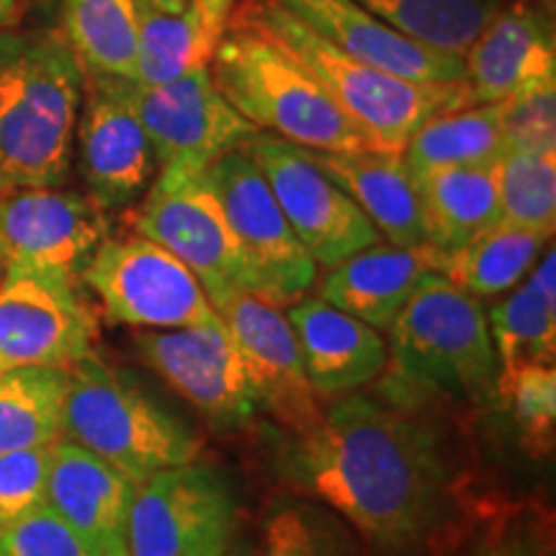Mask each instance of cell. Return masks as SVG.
Returning a JSON list of instances; mask_svg holds the SVG:
<instances>
[{
  "label": "cell",
  "mask_w": 556,
  "mask_h": 556,
  "mask_svg": "<svg viewBox=\"0 0 556 556\" xmlns=\"http://www.w3.org/2000/svg\"><path fill=\"white\" fill-rule=\"evenodd\" d=\"M18 3L21 0H0V29L13 24V18H16V11H18Z\"/></svg>",
  "instance_id": "41"
},
{
  "label": "cell",
  "mask_w": 556,
  "mask_h": 556,
  "mask_svg": "<svg viewBox=\"0 0 556 556\" xmlns=\"http://www.w3.org/2000/svg\"><path fill=\"white\" fill-rule=\"evenodd\" d=\"M137 235L184 261L208 302L248 289L238 242L204 170L163 168L135 212Z\"/></svg>",
  "instance_id": "11"
},
{
  "label": "cell",
  "mask_w": 556,
  "mask_h": 556,
  "mask_svg": "<svg viewBox=\"0 0 556 556\" xmlns=\"http://www.w3.org/2000/svg\"><path fill=\"white\" fill-rule=\"evenodd\" d=\"M238 528L227 479L204 462L160 469L135 484L127 556H225Z\"/></svg>",
  "instance_id": "7"
},
{
  "label": "cell",
  "mask_w": 556,
  "mask_h": 556,
  "mask_svg": "<svg viewBox=\"0 0 556 556\" xmlns=\"http://www.w3.org/2000/svg\"><path fill=\"white\" fill-rule=\"evenodd\" d=\"M490 336L500 366L554 364L556 353V255L528 270V281L490 312Z\"/></svg>",
  "instance_id": "26"
},
{
  "label": "cell",
  "mask_w": 556,
  "mask_h": 556,
  "mask_svg": "<svg viewBox=\"0 0 556 556\" xmlns=\"http://www.w3.org/2000/svg\"><path fill=\"white\" fill-rule=\"evenodd\" d=\"M317 37L400 78L417 83H464V54L435 50L381 21L358 0H276Z\"/></svg>",
  "instance_id": "19"
},
{
  "label": "cell",
  "mask_w": 556,
  "mask_h": 556,
  "mask_svg": "<svg viewBox=\"0 0 556 556\" xmlns=\"http://www.w3.org/2000/svg\"><path fill=\"white\" fill-rule=\"evenodd\" d=\"M212 307L238 348L255 409L266 413L289 435L315 428L323 409L304 371L287 312L248 289L227 291L214 299Z\"/></svg>",
  "instance_id": "12"
},
{
  "label": "cell",
  "mask_w": 556,
  "mask_h": 556,
  "mask_svg": "<svg viewBox=\"0 0 556 556\" xmlns=\"http://www.w3.org/2000/svg\"><path fill=\"white\" fill-rule=\"evenodd\" d=\"M0 274H3V261H0Z\"/></svg>",
  "instance_id": "43"
},
{
  "label": "cell",
  "mask_w": 556,
  "mask_h": 556,
  "mask_svg": "<svg viewBox=\"0 0 556 556\" xmlns=\"http://www.w3.org/2000/svg\"><path fill=\"white\" fill-rule=\"evenodd\" d=\"M422 208L426 250L438 263L503 219L497 189V163L443 168L415 178Z\"/></svg>",
  "instance_id": "24"
},
{
  "label": "cell",
  "mask_w": 556,
  "mask_h": 556,
  "mask_svg": "<svg viewBox=\"0 0 556 556\" xmlns=\"http://www.w3.org/2000/svg\"><path fill=\"white\" fill-rule=\"evenodd\" d=\"M0 556H103L67 526L50 505H39L11 526L0 528Z\"/></svg>",
  "instance_id": "35"
},
{
  "label": "cell",
  "mask_w": 556,
  "mask_h": 556,
  "mask_svg": "<svg viewBox=\"0 0 556 556\" xmlns=\"http://www.w3.org/2000/svg\"><path fill=\"white\" fill-rule=\"evenodd\" d=\"M281 471L384 554L413 552L443 513L446 467L426 422L368 397L332 405L291 435Z\"/></svg>",
  "instance_id": "1"
},
{
  "label": "cell",
  "mask_w": 556,
  "mask_h": 556,
  "mask_svg": "<svg viewBox=\"0 0 556 556\" xmlns=\"http://www.w3.org/2000/svg\"><path fill=\"white\" fill-rule=\"evenodd\" d=\"M208 73L229 106L261 131L307 150L374 148L302 60L238 13L217 37Z\"/></svg>",
  "instance_id": "3"
},
{
  "label": "cell",
  "mask_w": 556,
  "mask_h": 556,
  "mask_svg": "<svg viewBox=\"0 0 556 556\" xmlns=\"http://www.w3.org/2000/svg\"><path fill=\"white\" fill-rule=\"evenodd\" d=\"M93 319L73 283L3 270L0 281V374L13 368H70L86 358Z\"/></svg>",
  "instance_id": "16"
},
{
  "label": "cell",
  "mask_w": 556,
  "mask_h": 556,
  "mask_svg": "<svg viewBox=\"0 0 556 556\" xmlns=\"http://www.w3.org/2000/svg\"><path fill=\"white\" fill-rule=\"evenodd\" d=\"M556 80L552 18L531 0H510L464 52L469 103H500L520 90Z\"/></svg>",
  "instance_id": "18"
},
{
  "label": "cell",
  "mask_w": 556,
  "mask_h": 556,
  "mask_svg": "<svg viewBox=\"0 0 556 556\" xmlns=\"http://www.w3.org/2000/svg\"><path fill=\"white\" fill-rule=\"evenodd\" d=\"M505 122L503 101L469 103L433 116L407 139L402 160L409 176L462 165L497 163L505 155Z\"/></svg>",
  "instance_id": "25"
},
{
  "label": "cell",
  "mask_w": 556,
  "mask_h": 556,
  "mask_svg": "<svg viewBox=\"0 0 556 556\" xmlns=\"http://www.w3.org/2000/svg\"><path fill=\"white\" fill-rule=\"evenodd\" d=\"M479 556H554L552 544L544 539L531 536V533H513V536H500L490 541Z\"/></svg>",
  "instance_id": "38"
},
{
  "label": "cell",
  "mask_w": 556,
  "mask_h": 556,
  "mask_svg": "<svg viewBox=\"0 0 556 556\" xmlns=\"http://www.w3.org/2000/svg\"><path fill=\"white\" fill-rule=\"evenodd\" d=\"M217 39L193 0L186 11L163 13L137 0V83L160 86L191 70L208 67Z\"/></svg>",
  "instance_id": "30"
},
{
  "label": "cell",
  "mask_w": 556,
  "mask_h": 556,
  "mask_svg": "<svg viewBox=\"0 0 556 556\" xmlns=\"http://www.w3.org/2000/svg\"><path fill=\"white\" fill-rule=\"evenodd\" d=\"M127 78L86 75V109L78 122L80 170L88 197L103 212L129 206L157 173L155 152L129 101Z\"/></svg>",
  "instance_id": "17"
},
{
  "label": "cell",
  "mask_w": 556,
  "mask_h": 556,
  "mask_svg": "<svg viewBox=\"0 0 556 556\" xmlns=\"http://www.w3.org/2000/svg\"><path fill=\"white\" fill-rule=\"evenodd\" d=\"M201 11H204V21L206 29L212 31V37L217 39L222 29H225L229 13L235 9V0H199Z\"/></svg>",
  "instance_id": "39"
},
{
  "label": "cell",
  "mask_w": 556,
  "mask_h": 556,
  "mask_svg": "<svg viewBox=\"0 0 556 556\" xmlns=\"http://www.w3.org/2000/svg\"><path fill=\"white\" fill-rule=\"evenodd\" d=\"M52 446H34L0 454V528L45 505Z\"/></svg>",
  "instance_id": "36"
},
{
  "label": "cell",
  "mask_w": 556,
  "mask_h": 556,
  "mask_svg": "<svg viewBox=\"0 0 556 556\" xmlns=\"http://www.w3.org/2000/svg\"><path fill=\"white\" fill-rule=\"evenodd\" d=\"M80 278L114 325L168 330L217 317L197 274L142 235L103 238Z\"/></svg>",
  "instance_id": "9"
},
{
  "label": "cell",
  "mask_w": 556,
  "mask_h": 556,
  "mask_svg": "<svg viewBox=\"0 0 556 556\" xmlns=\"http://www.w3.org/2000/svg\"><path fill=\"white\" fill-rule=\"evenodd\" d=\"M139 3L150 5V9L163 11V13H180L189 9L193 0H139Z\"/></svg>",
  "instance_id": "40"
},
{
  "label": "cell",
  "mask_w": 556,
  "mask_h": 556,
  "mask_svg": "<svg viewBox=\"0 0 556 556\" xmlns=\"http://www.w3.org/2000/svg\"><path fill=\"white\" fill-rule=\"evenodd\" d=\"M135 348L139 361L168 381L212 426L242 428L258 413L238 348L219 315L189 328L139 332Z\"/></svg>",
  "instance_id": "15"
},
{
  "label": "cell",
  "mask_w": 556,
  "mask_h": 556,
  "mask_svg": "<svg viewBox=\"0 0 556 556\" xmlns=\"http://www.w3.org/2000/svg\"><path fill=\"white\" fill-rule=\"evenodd\" d=\"M497 189L505 222L554 235L556 148L505 150V155L497 160Z\"/></svg>",
  "instance_id": "33"
},
{
  "label": "cell",
  "mask_w": 556,
  "mask_h": 556,
  "mask_svg": "<svg viewBox=\"0 0 556 556\" xmlns=\"http://www.w3.org/2000/svg\"><path fill=\"white\" fill-rule=\"evenodd\" d=\"M106 232V212L86 193L0 189L3 270H31L75 287Z\"/></svg>",
  "instance_id": "13"
},
{
  "label": "cell",
  "mask_w": 556,
  "mask_h": 556,
  "mask_svg": "<svg viewBox=\"0 0 556 556\" xmlns=\"http://www.w3.org/2000/svg\"><path fill=\"white\" fill-rule=\"evenodd\" d=\"M302 150L356 201L389 245L417 248L426 242L420 193L405 168L402 152L377 148L351 152Z\"/></svg>",
  "instance_id": "22"
},
{
  "label": "cell",
  "mask_w": 556,
  "mask_h": 556,
  "mask_svg": "<svg viewBox=\"0 0 556 556\" xmlns=\"http://www.w3.org/2000/svg\"><path fill=\"white\" fill-rule=\"evenodd\" d=\"M389 336L384 392L397 407L495 389L497 356L482 304L443 274L430 270L417 283Z\"/></svg>",
  "instance_id": "4"
},
{
  "label": "cell",
  "mask_w": 556,
  "mask_h": 556,
  "mask_svg": "<svg viewBox=\"0 0 556 556\" xmlns=\"http://www.w3.org/2000/svg\"><path fill=\"white\" fill-rule=\"evenodd\" d=\"M225 556H253V554L245 552V548H229Z\"/></svg>",
  "instance_id": "42"
},
{
  "label": "cell",
  "mask_w": 556,
  "mask_h": 556,
  "mask_svg": "<svg viewBox=\"0 0 556 556\" xmlns=\"http://www.w3.org/2000/svg\"><path fill=\"white\" fill-rule=\"evenodd\" d=\"M287 317L315 394L336 397L353 392L387 368V343L381 332L325 299L302 296L291 304Z\"/></svg>",
  "instance_id": "21"
},
{
  "label": "cell",
  "mask_w": 556,
  "mask_h": 556,
  "mask_svg": "<svg viewBox=\"0 0 556 556\" xmlns=\"http://www.w3.org/2000/svg\"><path fill=\"white\" fill-rule=\"evenodd\" d=\"M546 240H552V235L500 219L469 245L438 263L435 274H443L477 299L505 294L536 266Z\"/></svg>",
  "instance_id": "27"
},
{
  "label": "cell",
  "mask_w": 556,
  "mask_h": 556,
  "mask_svg": "<svg viewBox=\"0 0 556 556\" xmlns=\"http://www.w3.org/2000/svg\"><path fill=\"white\" fill-rule=\"evenodd\" d=\"M86 88L60 31H0V189H50L70 173Z\"/></svg>",
  "instance_id": "2"
},
{
  "label": "cell",
  "mask_w": 556,
  "mask_h": 556,
  "mask_svg": "<svg viewBox=\"0 0 556 556\" xmlns=\"http://www.w3.org/2000/svg\"><path fill=\"white\" fill-rule=\"evenodd\" d=\"M67 368L29 366L0 374V454L62 438Z\"/></svg>",
  "instance_id": "29"
},
{
  "label": "cell",
  "mask_w": 556,
  "mask_h": 556,
  "mask_svg": "<svg viewBox=\"0 0 556 556\" xmlns=\"http://www.w3.org/2000/svg\"><path fill=\"white\" fill-rule=\"evenodd\" d=\"M507 150L556 148V80L520 90L503 101Z\"/></svg>",
  "instance_id": "37"
},
{
  "label": "cell",
  "mask_w": 556,
  "mask_h": 556,
  "mask_svg": "<svg viewBox=\"0 0 556 556\" xmlns=\"http://www.w3.org/2000/svg\"><path fill=\"white\" fill-rule=\"evenodd\" d=\"M129 101L155 152L157 170H206L214 160L242 148L258 131L229 106L208 67L191 70L160 86L131 80Z\"/></svg>",
  "instance_id": "14"
},
{
  "label": "cell",
  "mask_w": 556,
  "mask_h": 556,
  "mask_svg": "<svg viewBox=\"0 0 556 556\" xmlns=\"http://www.w3.org/2000/svg\"><path fill=\"white\" fill-rule=\"evenodd\" d=\"M238 16L270 34L302 60L377 150L402 152L407 139L428 119L469 106L464 83H417L366 65L317 37L276 0H242Z\"/></svg>",
  "instance_id": "5"
},
{
  "label": "cell",
  "mask_w": 556,
  "mask_h": 556,
  "mask_svg": "<svg viewBox=\"0 0 556 556\" xmlns=\"http://www.w3.org/2000/svg\"><path fill=\"white\" fill-rule=\"evenodd\" d=\"M67 371L62 438L135 484L160 469L197 462L201 441L193 430L93 351Z\"/></svg>",
  "instance_id": "6"
},
{
  "label": "cell",
  "mask_w": 556,
  "mask_h": 556,
  "mask_svg": "<svg viewBox=\"0 0 556 556\" xmlns=\"http://www.w3.org/2000/svg\"><path fill=\"white\" fill-rule=\"evenodd\" d=\"M62 37L86 75L137 78V0H65Z\"/></svg>",
  "instance_id": "28"
},
{
  "label": "cell",
  "mask_w": 556,
  "mask_h": 556,
  "mask_svg": "<svg viewBox=\"0 0 556 556\" xmlns=\"http://www.w3.org/2000/svg\"><path fill=\"white\" fill-rule=\"evenodd\" d=\"M513 420L533 454L552 451L556 426V371L554 364H520L505 368L495 381Z\"/></svg>",
  "instance_id": "34"
},
{
  "label": "cell",
  "mask_w": 556,
  "mask_h": 556,
  "mask_svg": "<svg viewBox=\"0 0 556 556\" xmlns=\"http://www.w3.org/2000/svg\"><path fill=\"white\" fill-rule=\"evenodd\" d=\"M135 482L73 441H54L45 503L103 556H127V513Z\"/></svg>",
  "instance_id": "20"
},
{
  "label": "cell",
  "mask_w": 556,
  "mask_h": 556,
  "mask_svg": "<svg viewBox=\"0 0 556 556\" xmlns=\"http://www.w3.org/2000/svg\"><path fill=\"white\" fill-rule=\"evenodd\" d=\"M204 173L238 242L248 291L276 307L307 296L317 281V263L289 227L248 150L225 152Z\"/></svg>",
  "instance_id": "8"
},
{
  "label": "cell",
  "mask_w": 556,
  "mask_h": 556,
  "mask_svg": "<svg viewBox=\"0 0 556 556\" xmlns=\"http://www.w3.org/2000/svg\"><path fill=\"white\" fill-rule=\"evenodd\" d=\"M242 148L263 173L289 227L317 266L332 268L348 255L381 242L379 229L299 144L255 131Z\"/></svg>",
  "instance_id": "10"
},
{
  "label": "cell",
  "mask_w": 556,
  "mask_h": 556,
  "mask_svg": "<svg viewBox=\"0 0 556 556\" xmlns=\"http://www.w3.org/2000/svg\"><path fill=\"white\" fill-rule=\"evenodd\" d=\"M389 26L435 50L464 54L510 0H358Z\"/></svg>",
  "instance_id": "31"
},
{
  "label": "cell",
  "mask_w": 556,
  "mask_h": 556,
  "mask_svg": "<svg viewBox=\"0 0 556 556\" xmlns=\"http://www.w3.org/2000/svg\"><path fill=\"white\" fill-rule=\"evenodd\" d=\"M261 556H361V548L330 507L278 500L263 520Z\"/></svg>",
  "instance_id": "32"
},
{
  "label": "cell",
  "mask_w": 556,
  "mask_h": 556,
  "mask_svg": "<svg viewBox=\"0 0 556 556\" xmlns=\"http://www.w3.org/2000/svg\"><path fill=\"white\" fill-rule=\"evenodd\" d=\"M433 270L426 245H368L336 263L319 283V299L358 317L374 330H389L417 283Z\"/></svg>",
  "instance_id": "23"
}]
</instances>
